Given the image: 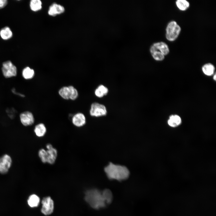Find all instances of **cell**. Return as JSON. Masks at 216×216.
<instances>
[{
    "instance_id": "ac0fdd59",
    "label": "cell",
    "mask_w": 216,
    "mask_h": 216,
    "mask_svg": "<svg viewBox=\"0 0 216 216\" xmlns=\"http://www.w3.org/2000/svg\"><path fill=\"white\" fill-rule=\"evenodd\" d=\"M40 201V199L38 196L35 194H32L29 197L27 202L30 207L33 208L38 206Z\"/></svg>"
},
{
    "instance_id": "277c9868",
    "label": "cell",
    "mask_w": 216,
    "mask_h": 216,
    "mask_svg": "<svg viewBox=\"0 0 216 216\" xmlns=\"http://www.w3.org/2000/svg\"><path fill=\"white\" fill-rule=\"evenodd\" d=\"M181 30L180 27L175 21H172L168 24L166 29V38L170 41L175 40Z\"/></svg>"
},
{
    "instance_id": "52a82bcc",
    "label": "cell",
    "mask_w": 216,
    "mask_h": 216,
    "mask_svg": "<svg viewBox=\"0 0 216 216\" xmlns=\"http://www.w3.org/2000/svg\"><path fill=\"white\" fill-rule=\"evenodd\" d=\"M12 164L11 157L7 154H5L0 157V173L2 174L7 173L10 168Z\"/></svg>"
},
{
    "instance_id": "9c48e42d",
    "label": "cell",
    "mask_w": 216,
    "mask_h": 216,
    "mask_svg": "<svg viewBox=\"0 0 216 216\" xmlns=\"http://www.w3.org/2000/svg\"><path fill=\"white\" fill-rule=\"evenodd\" d=\"M20 118L22 124L25 126L31 125L34 122V116L29 111H26L21 113L20 115Z\"/></svg>"
},
{
    "instance_id": "7a4b0ae2",
    "label": "cell",
    "mask_w": 216,
    "mask_h": 216,
    "mask_svg": "<svg viewBox=\"0 0 216 216\" xmlns=\"http://www.w3.org/2000/svg\"><path fill=\"white\" fill-rule=\"evenodd\" d=\"M85 199L90 206L94 209L104 207L107 204L102 192L97 189L87 191L85 193Z\"/></svg>"
},
{
    "instance_id": "ba28073f",
    "label": "cell",
    "mask_w": 216,
    "mask_h": 216,
    "mask_svg": "<svg viewBox=\"0 0 216 216\" xmlns=\"http://www.w3.org/2000/svg\"><path fill=\"white\" fill-rule=\"evenodd\" d=\"M42 207L41 212L45 215L51 214L54 209V203L52 200L49 196L44 198L42 201Z\"/></svg>"
},
{
    "instance_id": "8fae6325",
    "label": "cell",
    "mask_w": 216,
    "mask_h": 216,
    "mask_svg": "<svg viewBox=\"0 0 216 216\" xmlns=\"http://www.w3.org/2000/svg\"><path fill=\"white\" fill-rule=\"evenodd\" d=\"M46 154V163L52 164H54L57 156V151L53 147L47 149Z\"/></svg>"
},
{
    "instance_id": "603a6c76",
    "label": "cell",
    "mask_w": 216,
    "mask_h": 216,
    "mask_svg": "<svg viewBox=\"0 0 216 216\" xmlns=\"http://www.w3.org/2000/svg\"><path fill=\"white\" fill-rule=\"evenodd\" d=\"M102 192L106 204H110L112 199V195L111 192L109 189H105Z\"/></svg>"
},
{
    "instance_id": "2e32d148",
    "label": "cell",
    "mask_w": 216,
    "mask_h": 216,
    "mask_svg": "<svg viewBox=\"0 0 216 216\" xmlns=\"http://www.w3.org/2000/svg\"><path fill=\"white\" fill-rule=\"evenodd\" d=\"M202 70L205 74L208 76H211L214 74L215 68L212 64L208 63L203 65Z\"/></svg>"
},
{
    "instance_id": "ffe728a7",
    "label": "cell",
    "mask_w": 216,
    "mask_h": 216,
    "mask_svg": "<svg viewBox=\"0 0 216 216\" xmlns=\"http://www.w3.org/2000/svg\"><path fill=\"white\" fill-rule=\"evenodd\" d=\"M42 4V2L40 0H32L30 2V7L32 10L37 11L41 9Z\"/></svg>"
},
{
    "instance_id": "83f0119b",
    "label": "cell",
    "mask_w": 216,
    "mask_h": 216,
    "mask_svg": "<svg viewBox=\"0 0 216 216\" xmlns=\"http://www.w3.org/2000/svg\"><path fill=\"white\" fill-rule=\"evenodd\" d=\"M213 78V79H214V80H216V74H214V76Z\"/></svg>"
},
{
    "instance_id": "e0dca14e",
    "label": "cell",
    "mask_w": 216,
    "mask_h": 216,
    "mask_svg": "<svg viewBox=\"0 0 216 216\" xmlns=\"http://www.w3.org/2000/svg\"><path fill=\"white\" fill-rule=\"evenodd\" d=\"M0 35L2 39L7 40L12 37L13 33L10 28L5 27L0 30Z\"/></svg>"
},
{
    "instance_id": "7c38bea8",
    "label": "cell",
    "mask_w": 216,
    "mask_h": 216,
    "mask_svg": "<svg viewBox=\"0 0 216 216\" xmlns=\"http://www.w3.org/2000/svg\"><path fill=\"white\" fill-rule=\"evenodd\" d=\"M65 10L64 7L60 4L54 3L49 7L48 14L52 16H55L63 13Z\"/></svg>"
},
{
    "instance_id": "5b68a950",
    "label": "cell",
    "mask_w": 216,
    "mask_h": 216,
    "mask_svg": "<svg viewBox=\"0 0 216 216\" xmlns=\"http://www.w3.org/2000/svg\"><path fill=\"white\" fill-rule=\"evenodd\" d=\"M89 112L91 116L98 117L106 115L107 111L104 105L97 102H94L91 105Z\"/></svg>"
},
{
    "instance_id": "cb8c5ba5",
    "label": "cell",
    "mask_w": 216,
    "mask_h": 216,
    "mask_svg": "<svg viewBox=\"0 0 216 216\" xmlns=\"http://www.w3.org/2000/svg\"><path fill=\"white\" fill-rule=\"evenodd\" d=\"M68 87L70 92L69 99L74 100L76 99L78 96V91L77 89L72 86H69Z\"/></svg>"
},
{
    "instance_id": "d6986e66",
    "label": "cell",
    "mask_w": 216,
    "mask_h": 216,
    "mask_svg": "<svg viewBox=\"0 0 216 216\" xmlns=\"http://www.w3.org/2000/svg\"><path fill=\"white\" fill-rule=\"evenodd\" d=\"M34 72L33 69L29 67H26L24 68L22 71L23 77L26 79H30L34 76Z\"/></svg>"
},
{
    "instance_id": "5bb4252c",
    "label": "cell",
    "mask_w": 216,
    "mask_h": 216,
    "mask_svg": "<svg viewBox=\"0 0 216 216\" xmlns=\"http://www.w3.org/2000/svg\"><path fill=\"white\" fill-rule=\"evenodd\" d=\"M46 131V128L45 125L42 123H40L37 124L34 129V132L35 134L38 137L44 136Z\"/></svg>"
},
{
    "instance_id": "8992f818",
    "label": "cell",
    "mask_w": 216,
    "mask_h": 216,
    "mask_svg": "<svg viewBox=\"0 0 216 216\" xmlns=\"http://www.w3.org/2000/svg\"><path fill=\"white\" fill-rule=\"evenodd\" d=\"M2 71L4 76L6 78L16 76L17 74L16 67L10 61L3 63Z\"/></svg>"
},
{
    "instance_id": "484cf974",
    "label": "cell",
    "mask_w": 216,
    "mask_h": 216,
    "mask_svg": "<svg viewBox=\"0 0 216 216\" xmlns=\"http://www.w3.org/2000/svg\"><path fill=\"white\" fill-rule=\"evenodd\" d=\"M7 3L8 1L7 0H0V9L4 7Z\"/></svg>"
},
{
    "instance_id": "4fadbf2b",
    "label": "cell",
    "mask_w": 216,
    "mask_h": 216,
    "mask_svg": "<svg viewBox=\"0 0 216 216\" xmlns=\"http://www.w3.org/2000/svg\"><path fill=\"white\" fill-rule=\"evenodd\" d=\"M181 122L182 119L180 116L175 114L171 115L167 122L168 125L172 127H177Z\"/></svg>"
},
{
    "instance_id": "9a60e30c",
    "label": "cell",
    "mask_w": 216,
    "mask_h": 216,
    "mask_svg": "<svg viewBox=\"0 0 216 216\" xmlns=\"http://www.w3.org/2000/svg\"><path fill=\"white\" fill-rule=\"evenodd\" d=\"M108 89L102 85L98 86L94 91L95 95L98 98H101L106 95L108 92Z\"/></svg>"
},
{
    "instance_id": "3957f363",
    "label": "cell",
    "mask_w": 216,
    "mask_h": 216,
    "mask_svg": "<svg viewBox=\"0 0 216 216\" xmlns=\"http://www.w3.org/2000/svg\"><path fill=\"white\" fill-rule=\"evenodd\" d=\"M150 51L155 60L161 61L164 59L165 56L169 53V49L166 43L160 42L153 44L150 48Z\"/></svg>"
},
{
    "instance_id": "7402d4cb",
    "label": "cell",
    "mask_w": 216,
    "mask_h": 216,
    "mask_svg": "<svg viewBox=\"0 0 216 216\" xmlns=\"http://www.w3.org/2000/svg\"><path fill=\"white\" fill-rule=\"evenodd\" d=\"M176 4L178 9L182 11L186 10L190 6L189 2L185 0H178Z\"/></svg>"
},
{
    "instance_id": "6da1fadb",
    "label": "cell",
    "mask_w": 216,
    "mask_h": 216,
    "mask_svg": "<svg viewBox=\"0 0 216 216\" xmlns=\"http://www.w3.org/2000/svg\"><path fill=\"white\" fill-rule=\"evenodd\" d=\"M104 171L109 178L121 181L127 178L129 175V171L124 166L116 165L112 163L104 168Z\"/></svg>"
},
{
    "instance_id": "30bf717a",
    "label": "cell",
    "mask_w": 216,
    "mask_h": 216,
    "mask_svg": "<svg viewBox=\"0 0 216 216\" xmlns=\"http://www.w3.org/2000/svg\"><path fill=\"white\" fill-rule=\"evenodd\" d=\"M72 123L76 127H81L86 123V118L84 114L81 112L75 114L72 119Z\"/></svg>"
},
{
    "instance_id": "44dd1931",
    "label": "cell",
    "mask_w": 216,
    "mask_h": 216,
    "mask_svg": "<svg viewBox=\"0 0 216 216\" xmlns=\"http://www.w3.org/2000/svg\"><path fill=\"white\" fill-rule=\"evenodd\" d=\"M58 94L63 98L65 100L69 99L70 90L68 86H64L58 91Z\"/></svg>"
},
{
    "instance_id": "d4e9b609",
    "label": "cell",
    "mask_w": 216,
    "mask_h": 216,
    "mask_svg": "<svg viewBox=\"0 0 216 216\" xmlns=\"http://www.w3.org/2000/svg\"><path fill=\"white\" fill-rule=\"evenodd\" d=\"M46 150L44 148L40 149L38 152V156L41 161L44 163H46Z\"/></svg>"
},
{
    "instance_id": "4316f807",
    "label": "cell",
    "mask_w": 216,
    "mask_h": 216,
    "mask_svg": "<svg viewBox=\"0 0 216 216\" xmlns=\"http://www.w3.org/2000/svg\"><path fill=\"white\" fill-rule=\"evenodd\" d=\"M12 91L14 94L18 95L21 97H25V95H24L18 92H16L15 89L14 88H12Z\"/></svg>"
}]
</instances>
